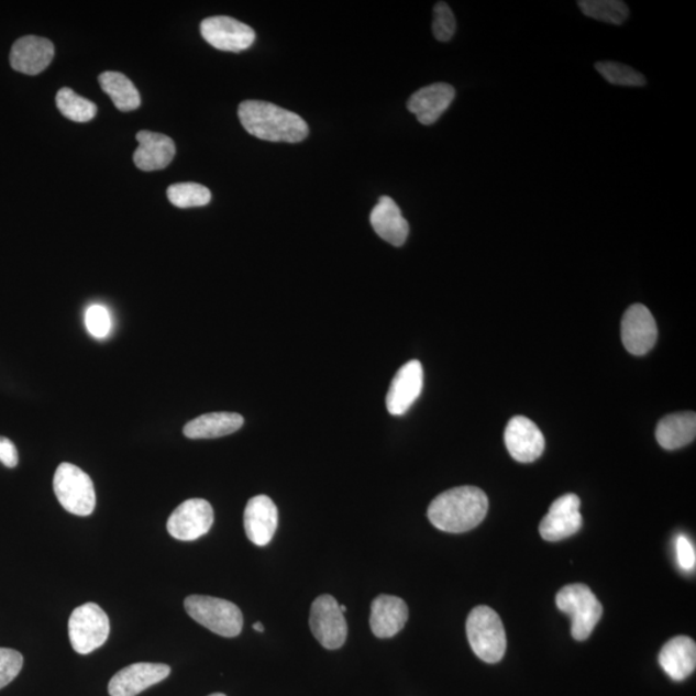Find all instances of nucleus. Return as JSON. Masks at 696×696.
<instances>
[{"mask_svg": "<svg viewBox=\"0 0 696 696\" xmlns=\"http://www.w3.org/2000/svg\"><path fill=\"white\" fill-rule=\"evenodd\" d=\"M489 499L476 486H460L441 493L431 501L428 516L432 526L460 534L480 526L488 513Z\"/></svg>", "mask_w": 696, "mask_h": 696, "instance_id": "nucleus-1", "label": "nucleus"}, {"mask_svg": "<svg viewBox=\"0 0 696 696\" xmlns=\"http://www.w3.org/2000/svg\"><path fill=\"white\" fill-rule=\"evenodd\" d=\"M237 115L244 130L259 140L297 144L309 136V125L301 117L274 103L244 101Z\"/></svg>", "mask_w": 696, "mask_h": 696, "instance_id": "nucleus-2", "label": "nucleus"}, {"mask_svg": "<svg viewBox=\"0 0 696 696\" xmlns=\"http://www.w3.org/2000/svg\"><path fill=\"white\" fill-rule=\"evenodd\" d=\"M466 632L471 649L482 661L494 664L504 660L507 649L505 626L498 612L489 606H476L469 612Z\"/></svg>", "mask_w": 696, "mask_h": 696, "instance_id": "nucleus-3", "label": "nucleus"}, {"mask_svg": "<svg viewBox=\"0 0 696 696\" xmlns=\"http://www.w3.org/2000/svg\"><path fill=\"white\" fill-rule=\"evenodd\" d=\"M185 609L199 625L222 638H236L243 630V612L223 598L192 595L186 597Z\"/></svg>", "mask_w": 696, "mask_h": 696, "instance_id": "nucleus-4", "label": "nucleus"}, {"mask_svg": "<svg viewBox=\"0 0 696 696\" xmlns=\"http://www.w3.org/2000/svg\"><path fill=\"white\" fill-rule=\"evenodd\" d=\"M556 605L572 618V636L576 641L587 640L603 617L601 603L588 586L581 583L561 588Z\"/></svg>", "mask_w": 696, "mask_h": 696, "instance_id": "nucleus-5", "label": "nucleus"}, {"mask_svg": "<svg viewBox=\"0 0 696 696\" xmlns=\"http://www.w3.org/2000/svg\"><path fill=\"white\" fill-rule=\"evenodd\" d=\"M54 490L67 512L89 516L95 511L96 491L92 478L74 464H59L54 477Z\"/></svg>", "mask_w": 696, "mask_h": 696, "instance_id": "nucleus-6", "label": "nucleus"}, {"mask_svg": "<svg viewBox=\"0 0 696 696\" xmlns=\"http://www.w3.org/2000/svg\"><path fill=\"white\" fill-rule=\"evenodd\" d=\"M110 620L99 605L88 603L75 609L69 619L71 647L78 654L87 655L108 641Z\"/></svg>", "mask_w": 696, "mask_h": 696, "instance_id": "nucleus-7", "label": "nucleus"}, {"mask_svg": "<svg viewBox=\"0 0 696 696\" xmlns=\"http://www.w3.org/2000/svg\"><path fill=\"white\" fill-rule=\"evenodd\" d=\"M312 634L328 650L341 649L346 642L349 627L340 604L331 595H321L310 611Z\"/></svg>", "mask_w": 696, "mask_h": 696, "instance_id": "nucleus-8", "label": "nucleus"}, {"mask_svg": "<svg viewBox=\"0 0 696 696\" xmlns=\"http://www.w3.org/2000/svg\"><path fill=\"white\" fill-rule=\"evenodd\" d=\"M214 512L206 499H189L179 505L167 522L168 533L178 541H197L211 530Z\"/></svg>", "mask_w": 696, "mask_h": 696, "instance_id": "nucleus-9", "label": "nucleus"}, {"mask_svg": "<svg viewBox=\"0 0 696 696\" xmlns=\"http://www.w3.org/2000/svg\"><path fill=\"white\" fill-rule=\"evenodd\" d=\"M579 508L581 499L573 493L565 494L553 501L550 511L539 526V533L544 541L559 542L578 533L583 526Z\"/></svg>", "mask_w": 696, "mask_h": 696, "instance_id": "nucleus-10", "label": "nucleus"}, {"mask_svg": "<svg viewBox=\"0 0 696 696\" xmlns=\"http://www.w3.org/2000/svg\"><path fill=\"white\" fill-rule=\"evenodd\" d=\"M200 33L212 47L227 52L248 49L256 41V33L251 26L228 16L206 19L201 22Z\"/></svg>", "mask_w": 696, "mask_h": 696, "instance_id": "nucleus-11", "label": "nucleus"}, {"mask_svg": "<svg viewBox=\"0 0 696 696\" xmlns=\"http://www.w3.org/2000/svg\"><path fill=\"white\" fill-rule=\"evenodd\" d=\"M658 340V327L647 306L634 303L622 319V341L628 353L647 355Z\"/></svg>", "mask_w": 696, "mask_h": 696, "instance_id": "nucleus-12", "label": "nucleus"}, {"mask_svg": "<svg viewBox=\"0 0 696 696\" xmlns=\"http://www.w3.org/2000/svg\"><path fill=\"white\" fill-rule=\"evenodd\" d=\"M505 443L515 461L531 463L544 452L545 440L538 426L527 417H513L505 430Z\"/></svg>", "mask_w": 696, "mask_h": 696, "instance_id": "nucleus-13", "label": "nucleus"}, {"mask_svg": "<svg viewBox=\"0 0 696 696\" xmlns=\"http://www.w3.org/2000/svg\"><path fill=\"white\" fill-rule=\"evenodd\" d=\"M170 675V667L162 663H134L119 671L109 683L110 696H136L162 683Z\"/></svg>", "mask_w": 696, "mask_h": 696, "instance_id": "nucleus-14", "label": "nucleus"}, {"mask_svg": "<svg viewBox=\"0 0 696 696\" xmlns=\"http://www.w3.org/2000/svg\"><path fill=\"white\" fill-rule=\"evenodd\" d=\"M423 388V366L411 361L396 373L388 388L386 406L391 416H404L413 406Z\"/></svg>", "mask_w": 696, "mask_h": 696, "instance_id": "nucleus-15", "label": "nucleus"}, {"mask_svg": "<svg viewBox=\"0 0 696 696\" xmlns=\"http://www.w3.org/2000/svg\"><path fill=\"white\" fill-rule=\"evenodd\" d=\"M278 521V508L272 498L257 496L250 499L244 511V529L253 544L264 548L272 542Z\"/></svg>", "mask_w": 696, "mask_h": 696, "instance_id": "nucleus-16", "label": "nucleus"}, {"mask_svg": "<svg viewBox=\"0 0 696 696\" xmlns=\"http://www.w3.org/2000/svg\"><path fill=\"white\" fill-rule=\"evenodd\" d=\"M54 57V43L46 37L27 35L13 44L10 62L13 70L37 75L47 69Z\"/></svg>", "mask_w": 696, "mask_h": 696, "instance_id": "nucleus-17", "label": "nucleus"}, {"mask_svg": "<svg viewBox=\"0 0 696 696\" xmlns=\"http://www.w3.org/2000/svg\"><path fill=\"white\" fill-rule=\"evenodd\" d=\"M409 618V609L400 597L379 595L371 609L372 632L378 639H391L402 631Z\"/></svg>", "mask_w": 696, "mask_h": 696, "instance_id": "nucleus-18", "label": "nucleus"}, {"mask_svg": "<svg viewBox=\"0 0 696 696\" xmlns=\"http://www.w3.org/2000/svg\"><path fill=\"white\" fill-rule=\"evenodd\" d=\"M455 89L451 85L435 84L419 89L410 96L408 110L423 125L437 123L454 101Z\"/></svg>", "mask_w": 696, "mask_h": 696, "instance_id": "nucleus-19", "label": "nucleus"}, {"mask_svg": "<svg viewBox=\"0 0 696 696\" xmlns=\"http://www.w3.org/2000/svg\"><path fill=\"white\" fill-rule=\"evenodd\" d=\"M139 147L133 154V162L141 170L152 172L167 168L176 155L174 140L166 134L150 131L137 133Z\"/></svg>", "mask_w": 696, "mask_h": 696, "instance_id": "nucleus-20", "label": "nucleus"}, {"mask_svg": "<svg viewBox=\"0 0 696 696\" xmlns=\"http://www.w3.org/2000/svg\"><path fill=\"white\" fill-rule=\"evenodd\" d=\"M371 223L376 234L394 246L406 244L409 223L391 198L382 197L371 213Z\"/></svg>", "mask_w": 696, "mask_h": 696, "instance_id": "nucleus-21", "label": "nucleus"}, {"mask_svg": "<svg viewBox=\"0 0 696 696\" xmlns=\"http://www.w3.org/2000/svg\"><path fill=\"white\" fill-rule=\"evenodd\" d=\"M660 664L673 681L691 677L696 667L695 641L687 636L670 640L661 650Z\"/></svg>", "mask_w": 696, "mask_h": 696, "instance_id": "nucleus-22", "label": "nucleus"}, {"mask_svg": "<svg viewBox=\"0 0 696 696\" xmlns=\"http://www.w3.org/2000/svg\"><path fill=\"white\" fill-rule=\"evenodd\" d=\"M655 437L658 443L665 451H676L695 440L696 416L694 411L670 415L661 419L656 426Z\"/></svg>", "mask_w": 696, "mask_h": 696, "instance_id": "nucleus-23", "label": "nucleus"}, {"mask_svg": "<svg viewBox=\"0 0 696 696\" xmlns=\"http://www.w3.org/2000/svg\"><path fill=\"white\" fill-rule=\"evenodd\" d=\"M243 424L241 415L219 411L192 419L185 426L184 435L194 440L222 438L241 430Z\"/></svg>", "mask_w": 696, "mask_h": 696, "instance_id": "nucleus-24", "label": "nucleus"}, {"mask_svg": "<svg viewBox=\"0 0 696 696\" xmlns=\"http://www.w3.org/2000/svg\"><path fill=\"white\" fill-rule=\"evenodd\" d=\"M100 85L103 92L110 96L117 109L132 111L140 108L141 96L130 78L122 73L107 71L100 75Z\"/></svg>", "mask_w": 696, "mask_h": 696, "instance_id": "nucleus-25", "label": "nucleus"}, {"mask_svg": "<svg viewBox=\"0 0 696 696\" xmlns=\"http://www.w3.org/2000/svg\"><path fill=\"white\" fill-rule=\"evenodd\" d=\"M57 109L73 122L87 123L97 114V107L92 101L85 99L73 91L71 88L59 89L56 96Z\"/></svg>", "mask_w": 696, "mask_h": 696, "instance_id": "nucleus-26", "label": "nucleus"}, {"mask_svg": "<svg viewBox=\"0 0 696 696\" xmlns=\"http://www.w3.org/2000/svg\"><path fill=\"white\" fill-rule=\"evenodd\" d=\"M579 9L586 16L612 25H622L630 10L620 0H581Z\"/></svg>", "mask_w": 696, "mask_h": 696, "instance_id": "nucleus-27", "label": "nucleus"}, {"mask_svg": "<svg viewBox=\"0 0 696 696\" xmlns=\"http://www.w3.org/2000/svg\"><path fill=\"white\" fill-rule=\"evenodd\" d=\"M167 196L172 205L183 209L205 207L212 199L208 187L194 183L172 185Z\"/></svg>", "mask_w": 696, "mask_h": 696, "instance_id": "nucleus-28", "label": "nucleus"}, {"mask_svg": "<svg viewBox=\"0 0 696 696\" xmlns=\"http://www.w3.org/2000/svg\"><path fill=\"white\" fill-rule=\"evenodd\" d=\"M596 70L614 86L642 87L647 85V79L642 74L623 64L601 62L596 64Z\"/></svg>", "mask_w": 696, "mask_h": 696, "instance_id": "nucleus-29", "label": "nucleus"}, {"mask_svg": "<svg viewBox=\"0 0 696 696\" xmlns=\"http://www.w3.org/2000/svg\"><path fill=\"white\" fill-rule=\"evenodd\" d=\"M86 328L89 334L96 340L107 339L111 333L112 319L108 307L103 305H91L86 311Z\"/></svg>", "mask_w": 696, "mask_h": 696, "instance_id": "nucleus-30", "label": "nucleus"}, {"mask_svg": "<svg viewBox=\"0 0 696 696\" xmlns=\"http://www.w3.org/2000/svg\"><path fill=\"white\" fill-rule=\"evenodd\" d=\"M456 21L454 13L444 2H440L433 9L432 32L440 42H449L455 34Z\"/></svg>", "mask_w": 696, "mask_h": 696, "instance_id": "nucleus-31", "label": "nucleus"}, {"mask_svg": "<svg viewBox=\"0 0 696 696\" xmlns=\"http://www.w3.org/2000/svg\"><path fill=\"white\" fill-rule=\"evenodd\" d=\"M24 665V658L19 651L0 648V688L12 683Z\"/></svg>", "mask_w": 696, "mask_h": 696, "instance_id": "nucleus-32", "label": "nucleus"}, {"mask_svg": "<svg viewBox=\"0 0 696 696\" xmlns=\"http://www.w3.org/2000/svg\"><path fill=\"white\" fill-rule=\"evenodd\" d=\"M678 565L685 572H693L696 564L694 545L685 535H678L676 541Z\"/></svg>", "mask_w": 696, "mask_h": 696, "instance_id": "nucleus-33", "label": "nucleus"}, {"mask_svg": "<svg viewBox=\"0 0 696 696\" xmlns=\"http://www.w3.org/2000/svg\"><path fill=\"white\" fill-rule=\"evenodd\" d=\"M0 462L5 467L14 468L19 464L18 448L10 439L0 437Z\"/></svg>", "mask_w": 696, "mask_h": 696, "instance_id": "nucleus-34", "label": "nucleus"}, {"mask_svg": "<svg viewBox=\"0 0 696 696\" xmlns=\"http://www.w3.org/2000/svg\"><path fill=\"white\" fill-rule=\"evenodd\" d=\"M253 630L262 633V632H265V627L261 622H257L256 625L253 626Z\"/></svg>", "mask_w": 696, "mask_h": 696, "instance_id": "nucleus-35", "label": "nucleus"}, {"mask_svg": "<svg viewBox=\"0 0 696 696\" xmlns=\"http://www.w3.org/2000/svg\"><path fill=\"white\" fill-rule=\"evenodd\" d=\"M209 696H227V695H224L222 693H216V694H212V695H209Z\"/></svg>", "mask_w": 696, "mask_h": 696, "instance_id": "nucleus-36", "label": "nucleus"}]
</instances>
